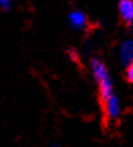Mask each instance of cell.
<instances>
[{
    "instance_id": "obj_8",
    "label": "cell",
    "mask_w": 133,
    "mask_h": 147,
    "mask_svg": "<svg viewBox=\"0 0 133 147\" xmlns=\"http://www.w3.org/2000/svg\"><path fill=\"white\" fill-rule=\"evenodd\" d=\"M130 23H132V24H133V19H132V22H130Z\"/></svg>"
},
{
    "instance_id": "obj_7",
    "label": "cell",
    "mask_w": 133,
    "mask_h": 147,
    "mask_svg": "<svg viewBox=\"0 0 133 147\" xmlns=\"http://www.w3.org/2000/svg\"><path fill=\"white\" fill-rule=\"evenodd\" d=\"M0 4L4 9H7L9 7V4H11V0H0Z\"/></svg>"
},
{
    "instance_id": "obj_6",
    "label": "cell",
    "mask_w": 133,
    "mask_h": 147,
    "mask_svg": "<svg viewBox=\"0 0 133 147\" xmlns=\"http://www.w3.org/2000/svg\"><path fill=\"white\" fill-rule=\"evenodd\" d=\"M126 77L130 82H133V63H130L128 67V71H126Z\"/></svg>"
},
{
    "instance_id": "obj_3",
    "label": "cell",
    "mask_w": 133,
    "mask_h": 147,
    "mask_svg": "<svg viewBox=\"0 0 133 147\" xmlns=\"http://www.w3.org/2000/svg\"><path fill=\"white\" fill-rule=\"evenodd\" d=\"M120 13L124 20L132 22L133 19V0H121L118 5Z\"/></svg>"
},
{
    "instance_id": "obj_2",
    "label": "cell",
    "mask_w": 133,
    "mask_h": 147,
    "mask_svg": "<svg viewBox=\"0 0 133 147\" xmlns=\"http://www.w3.org/2000/svg\"><path fill=\"white\" fill-rule=\"evenodd\" d=\"M105 112L110 119H116L120 115V101L114 94H112L110 97L105 100Z\"/></svg>"
},
{
    "instance_id": "obj_1",
    "label": "cell",
    "mask_w": 133,
    "mask_h": 147,
    "mask_svg": "<svg viewBox=\"0 0 133 147\" xmlns=\"http://www.w3.org/2000/svg\"><path fill=\"white\" fill-rule=\"evenodd\" d=\"M92 69H93L94 77L98 82V86H100V93H101V97L104 100L109 98L113 94V84H112V80L109 74H108V70L105 65L102 62H100L98 59H93L92 61Z\"/></svg>"
},
{
    "instance_id": "obj_4",
    "label": "cell",
    "mask_w": 133,
    "mask_h": 147,
    "mask_svg": "<svg viewBox=\"0 0 133 147\" xmlns=\"http://www.w3.org/2000/svg\"><path fill=\"white\" fill-rule=\"evenodd\" d=\"M121 59L124 63H133V40H126L121 46Z\"/></svg>"
},
{
    "instance_id": "obj_5",
    "label": "cell",
    "mask_w": 133,
    "mask_h": 147,
    "mask_svg": "<svg viewBox=\"0 0 133 147\" xmlns=\"http://www.w3.org/2000/svg\"><path fill=\"white\" fill-rule=\"evenodd\" d=\"M69 20H70V24L74 28H84L86 26V16H85L84 12L81 11H74V12L70 13L69 16Z\"/></svg>"
},
{
    "instance_id": "obj_9",
    "label": "cell",
    "mask_w": 133,
    "mask_h": 147,
    "mask_svg": "<svg viewBox=\"0 0 133 147\" xmlns=\"http://www.w3.org/2000/svg\"><path fill=\"white\" fill-rule=\"evenodd\" d=\"M53 147H57V146H53Z\"/></svg>"
}]
</instances>
